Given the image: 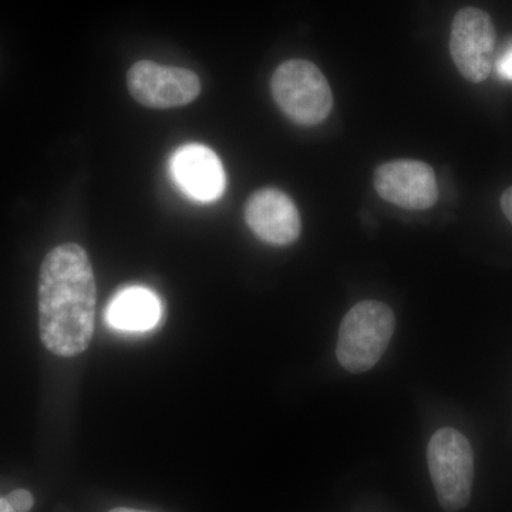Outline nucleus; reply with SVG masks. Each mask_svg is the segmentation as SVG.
Returning a JSON list of instances; mask_svg holds the SVG:
<instances>
[{"mask_svg":"<svg viewBox=\"0 0 512 512\" xmlns=\"http://www.w3.org/2000/svg\"><path fill=\"white\" fill-rule=\"evenodd\" d=\"M97 286L80 245H60L46 255L39 278V332L53 355L74 357L93 339Z\"/></svg>","mask_w":512,"mask_h":512,"instance_id":"nucleus-1","label":"nucleus"},{"mask_svg":"<svg viewBox=\"0 0 512 512\" xmlns=\"http://www.w3.org/2000/svg\"><path fill=\"white\" fill-rule=\"evenodd\" d=\"M396 318L389 306L363 301L353 306L340 325L336 356L343 369L365 373L373 369L389 348Z\"/></svg>","mask_w":512,"mask_h":512,"instance_id":"nucleus-2","label":"nucleus"},{"mask_svg":"<svg viewBox=\"0 0 512 512\" xmlns=\"http://www.w3.org/2000/svg\"><path fill=\"white\" fill-rule=\"evenodd\" d=\"M271 89L282 113L299 126H318L332 111L333 96L328 80L308 60L282 63L272 76Z\"/></svg>","mask_w":512,"mask_h":512,"instance_id":"nucleus-3","label":"nucleus"},{"mask_svg":"<svg viewBox=\"0 0 512 512\" xmlns=\"http://www.w3.org/2000/svg\"><path fill=\"white\" fill-rule=\"evenodd\" d=\"M430 476L441 507L456 512L466 507L474 480V453L460 431L441 429L427 447Z\"/></svg>","mask_w":512,"mask_h":512,"instance_id":"nucleus-4","label":"nucleus"},{"mask_svg":"<svg viewBox=\"0 0 512 512\" xmlns=\"http://www.w3.org/2000/svg\"><path fill=\"white\" fill-rule=\"evenodd\" d=\"M495 28L490 15L464 8L451 25L450 53L458 72L471 83L488 79L493 70Z\"/></svg>","mask_w":512,"mask_h":512,"instance_id":"nucleus-5","label":"nucleus"},{"mask_svg":"<svg viewBox=\"0 0 512 512\" xmlns=\"http://www.w3.org/2000/svg\"><path fill=\"white\" fill-rule=\"evenodd\" d=\"M127 86L131 96L150 109H174L197 99L201 83L197 74L181 67L138 62L128 70Z\"/></svg>","mask_w":512,"mask_h":512,"instance_id":"nucleus-6","label":"nucleus"},{"mask_svg":"<svg viewBox=\"0 0 512 512\" xmlns=\"http://www.w3.org/2000/svg\"><path fill=\"white\" fill-rule=\"evenodd\" d=\"M375 188L384 201L404 210H429L439 200L436 175L423 161L396 160L380 165Z\"/></svg>","mask_w":512,"mask_h":512,"instance_id":"nucleus-7","label":"nucleus"},{"mask_svg":"<svg viewBox=\"0 0 512 512\" xmlns=\"http://www.w3.org/2000/svg\"><path fill=\"white\" fill-rule=\"evenodd\" d=\"M245 221L256 237L266 244L291 245L301 235L302 222L295 202L286 192L262 188L249 197Z\"/></svg>","mask_w":512,"mask_h":512,"instance_id":"nucleus-8","label":"nucleus"},{"mask_svg":"<svg viewBox=\"0 0 512 512\" xmlns=\"http://www.w3.org/2000/svg\"><path fill=\"white\" fill-rule=\"evenodd\" d=\"M170 167L175 183L194 200H218L227 187V175L220 158L211 148L201 144L178 148Z\"/></svg>","mask_w":512,"mask_h":512,"instance_id":"nucleus-9","label":"nucleus"},{"mask_svg":"<svg viewBox=\"0 0 512 512\" xmlns=\"http://www.w3.org/2000/svg\"><path fill=\"white\" fill-rule=\"evenodd\" d=\"M160 316L161 305L157 296L141 286H131L117 293L106 313L111 328L126 332L153 329Z\"/></svg>","mask_w":512,"mask_h":512,"instance_id":"nucleus-10","label":"nucleus"},{"mask_svg":"<svg viewBox=\"0 0 512 512\" xmlns=\"http://www.w3.org/2000/svg\"><path fill=\"white\" fill-rule=\"evenodd\" d=\"M6 500L16 512H29L35 504V498L28 490H15L6 497Z\"/></svg>","mask_w":512,"mask_h":512,"instance_id":"nucleus-11","label":"nucleus"},{"mask_svg":"<svg viewBox=\"0 0 512 512\" xmlns=\"http://www.w3.org/2000/svg\"><path fill=\"white\" fill-rule=\"evenodd\" d=\"M497 72L500 74L501 79L512 82V46L508 47L507 50L497 60Z\"/></svg>","mask_w":512,"mask_h":512,"instance_id":"nucleus-12","label":"nucleus"},{"mask_svg":"<svg viewBox=\"0 0 512 512\" xmlns=\"http://www.w3.org/2000/svg\"><path fill=\"white\" fill-rule=\"evenodd\" d=\"M501 208H503L505 217L512 224V187L504 191L503 197H501Z\"/></svg>","mask_w":512,"mask_h":512,"instance_id":"nucleus-13","label":"nucleus"},{"mask_svg":"<svg viewBox=\"0 0 512 512\" xmlns=\"http://www.w3.org/2000/svg\"><path fill=\"white\" fill-rule=\"evenodd\" d=\"M0 512H16L6 498H0Z\"/></svg>","mask_w":512,"mask_h":512,"instance_id":"nucleus-14","label":"nucleus"},{"mask_svg":"<svg viewBox=\"0 0 512 512\" xmlns=\"http://www.w3.org/2000/svg\"><path fill=\"white\" fill-rule=\"evenodd\" d=\"M109 512H148V511H140V510H131V508H114Z\"/></svg>","mask_w":512,"mask_h":512,"instance_id":"nucleus-15","label":"nucleus"}]
</instances>
